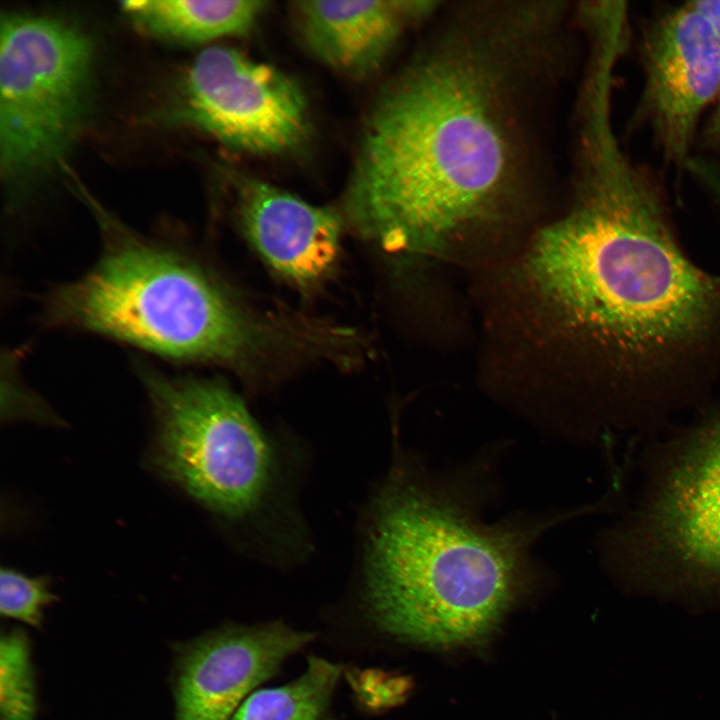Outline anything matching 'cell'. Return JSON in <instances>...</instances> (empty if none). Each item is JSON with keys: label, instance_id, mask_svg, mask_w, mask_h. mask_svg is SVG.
<instances>
[{"label": "cell", "instance_id": "cell-1", "mask_svg": "<svg viewBox=\"0 0 720 720\" xmlns=\"http://www.w3.org/2000/svg\"><path fill=\"white\" fill-rule=\"evenodd\" d=\"M564 21L543 1L473 2L440 17L366 120L344 195L362 236L394 254L431 253L537 184Z\"/></svg>", "mask_w": 720, "mask_h": 720}, {"label": "cell", "instance_id": "cell-2", "mask_svg": "<svg viewBox=\"0 0 720 720\" xmlns=\"http://www.w3.org/2000/svg\"><path fill=\"white\" fill-rule=\"evenodd\" d=\"M576 168L572 207L537 237L528 276L607 356L645 421V404L659 411L651 389L720 331V278L683 253L656 185L611 123L579 131Z\"/></svg>", "mask_w": 720, "mask_h": 720}, {"label": "cell", "instance_id": "cell-3", "mask_svg": "<svg viewBox=\"0 0 720 720\" xmlns=\"http://www.w3.org/2000/svg\"><path fill=\"white\" fill-rule=\"evenodd\" d=\"M379 496L365 585L374 622L397 638L435 647L487 634L527 568L523 537L481 527L408 480L391 481Z\"/></svg>", "mask_w": 720, "mask_h": 720}, {"label": "cell", "instance_id": "cell-4", "mask_svg": "<svg viewBox=\"0 0 720 720\" xmlns=\"http://www.w3.org/2000/svg\"><path fill=\"white\" fill-rule=\"evenodd\" d=\"M118 240L85 277L49 297L50 321L184 361L234 363L256 351L257 325L204 271L129 236Z\"/></svg>", "mask_w": 720, "mask_h": 720}, {"label": "cell", "instance_id": "cell-5", "mask_svg": "<svg viewBox=\"0 0 720 720\" xmlns=\"http://www.w3.org/2000/svg\"><path fill=\"white\" fill-rule=\"evenodd\" d=\"M610 532V568L656 591L720 595V411L660 443Z\"/></svg>", "mask_w": 720, "mask_h": 720}, {"label": "cell", "instance_id": "cell-6", "mask_svg": "<svg viewBox=\"0 0 720 720\" xmlns=\"http://www.w3.org/2000/svg\"><path fill=\"white\" fill-rule=\"evenodd\" d=\"M155 467L209 509L242 517L271 481L273 452L242 400L216 380L147 373Z\"/></svg>", "mask_w": 720, "mask_h": 720}, {"label": "cell", "instance_id": "cell-7", "mask_svg": "<svg viewBox=\"0 0 720 720\" xmlns=\"http://www.w3.org/2000/svg\"><path fill=\"white\" fill-rule=\"evenodd\" d=\"M92 45L70 23L7 13L0 29V162L9 178L56 164L88 108Z\"/></svg>", "mask_w": 720, "mask_h": 720}, {"label": "cell", "instance_id": "cell-8", "mask_svg": "<svg viewBox=\"0 0 720 720\" xmlns=\"http://www.w3.org/2000/svg\"><path fill=\"white\" fill-rule=\"evenodd\" d=\"M177 111L223 145L253 155L295 151L310 130L308 103L293 79L223 46L196 56L185 74Z\"/></svg>", "mask_w": 720, "mask_h": 720}, {"label": "cell", "instance_id": "cell-9", "mask_svg": "<svg viewBox=\"0 0 720 720\" xmlns=\"http://www.w3.org/2000/svg\"><path fill=\"white\" fill-rule=\"evenodd\" d=\"M642 62L640 113L665 159L681 165L701 114L720 91V35L688 2L650 25Z\"/></svg>", "mask_w": 720, "mask_h": 720}, {"label": "cell", "instance_id": "cell-10", "mask_svg": "<svg viewBox=\"0 0 720 720\" xmlns=\"http://www.w3.org/2000/svg\"><path fill=\"white\" fill-rule=\"evenodd\" d=\"M313 638V633L271 623L222 627L175 644V720H230L255 687Z\"/></svg>", "mask_w": 720, "mask_h": 720}, {"label": "cell", "instance_id": "cell-11", "mask_svg": "<svg viewBox=\"0 0 720 720\" xmlns=\"http://www.w3.org/2000/svg\"><path fill=\"white\" fill-rule=\"evenodd\" d=\"M237 208L248 240L273 270L298 286H312L336 264L339 214L255 178L237 181Z\"/></svg>", "mask_w": 720, "mask_h": 720}, {"label": "cell", "instance_id": "cell-12", "mask_svg": "<svg viewBox=\"0 0 720 720\" xmlns=\"http://www.w3.org/2000/svg\"><path fill=\"white\" fill-rule=\"evenodd\" d=\"M437 1H296L304 44L321 63L352 78L376 72L403 34L433 15Z\"/></svg>", "mask_w": 720, "mask_h": 720}, {"label": "cell", "instance_id": "cell-13", "mask_svg": "<svg viewBox=\"0 0 720 720\" xmlns=\"http://www.w3.org/2000/svg\"><path fill=\"white\" fill-rule=\"evenodd\" d=\"M256 0H130L122 10L151 35L183 43H204L250 31L267 10Z\"/></svg>", "mask_w": 720, "mask_h": 720}, {"label": "cell", "instance_id": "cell-14", "mask_svg": "<svg viewBox=\"0 0 720 720\" xmlns=\"http://www.w3.org/2000/svg\"><path fill=\"white\" fill-rule=\"evenodd\" d=\"M341 672L340 665L311 656L301 676L253 692L230 720H336L330 707Z\"/></svg>", "mask_w": 720, "mask_h": 720}, {"label": "cell", "instance_id": "cell-15", "mask_svg": "<svg viewBox=\"0 0 720 720\" xmlns=\"http://www.w3.org/2000/svg\"><path fill=\"white\" fill-rule=\"evenodd\" d=\"M37 695L31 644L20 627L0 639V720H35Z\"/></svg>", "mask_w": 720, "mask_h": 720}, {"label": "cell", "instance_id": "cell-16", "mask_svg": "<svg viewBox=\"0 0 720 720\" xmlns=\"http://www.w3.org/2000/svg\"><path fill=\"white\" fill-rule=\"evenodd\" d=\"M49 587L50 580L47 577H29L14 569L2 567L1 615L40 629L43 625L44 609L57 599Z\"/></svg>", "mask_w": 720, "mask_h": 720}, {"label": "cell", "instance_id": "cell-17", "mask_svg": "<svg viewBox=\"0 0 720 720\" xmlns=\"http://www.w3.org/2000/svg\"><path fill=\"white\" fill-rule=\"evenodd\" d=\"M349 679L361 699L376 709L399 704L410 690L407 678L380 671L368 670L356 676L350 674Z\"/></svg>", "mask_w": 720, "mask_h": 720}, {"label": "cell", "instance_id": "cell-18", "mask_svg": "<svg viewBox=\"0 0 720 720\" xmlns=\"http://www.w3.org/2000/svg\"><path fill=\"white\" fill-rule=\"evenodd\" d=\"M690 3L720 35V0H702Z\"/></svg>", "mask_w": 720, "mask_h": 720}, {"label": "cell", "instance_id": "cell-19", "mask_svg": "<svg viewBox=\"0 0 720 720\" xmlns=\"http://www.w3.org/2000/svg\"><path fill=\"white\" fill-rule=\"evenodd\" d=\"M714 111L709 118L706 129L705 139L714 147L720 148V91L716 98Z\"/></svg>", "mask_w": 720, "mask_h": 720}]
</instances>
